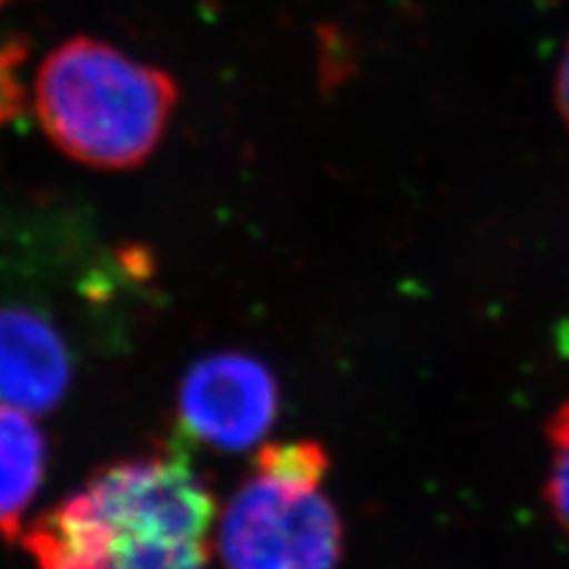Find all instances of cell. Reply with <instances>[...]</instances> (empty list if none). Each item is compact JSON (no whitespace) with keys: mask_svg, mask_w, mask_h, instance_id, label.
Listing matches in <instances>:
<instances>
[{"mask_svg":"<svg viewBox=\"0 0 569 569\" xmlns=\"http://www.w3.org/2000/svg\"><path fill=\"white\" fill-rule=\"evenodd\" d=\"M550 468L546 498L558 525L569 533V401L562 403L548 427Z\"/></svg>","mask_w":569,"mask_h":569,"instance_id":"cell-7","label":"cell"},{"mask_svg":"<svg viewBox=\"0 0 569 569\" xmlns=\"http://www.w3.org/2000/svg\"><path fill=\"white\" fill-rule=\"evenodd\" d=\"M280 411L273 372L247 353H213L190 368L178 395L186 432L207 447L238 453L271 432Z\"/></svg>","mask_w":569,"mask_h":569,"instance_id":"cell-4","label":"cell"},{"mask_svg":"<svg viewBox=\"0 0 569 569\" xmlns=\"http://www.w3.org/2000/svg\"><path fill=\"white\" fill-rule=\"evenodd\" d=\"M36 114L48 138L93 169H131L162 140L178 88L167 71L74 36L36 74Z\"/></svg>","mask_w":569,"mask_h":569,"instance_id":"cell-2","label":"cell"},{"mask_svg":"<svg viewBox=\"0 0 569 569\" xmlns=\"http://www.w3.org/2000/svg\"><path fill=\"white\" fill-rule=\"evenodd\" d=\"M27 56L22 41H10L0 46V121H8L20 112L22 88L17 81V64Z\"/></svg>","mask_w":569,"mask_h":569,"instance_id":"cell-8","label":"cell"},{"mask_svg":"<svg viewBox=\"0 0 569 569\" xmlns=\"http://www.w3.org/2000/svg\"><path fill=\"white\" fill-rule=\"evenodd\" d=\"M8 3V0H0V6H6Z\"/></svg>","mask_w":569,"mask_h":569,"instance_id":"cell-10","label":"cell"},{"mask_svg":"<svg viewBox=\"0 0 569 569\" xmlns=\"http://www.w3.org/2000/svg\"><path fill=\"white\" fill-rule=\"evenodd\" d=\"M330 458L316 441L273 443L230 498L219 527L223 569H337L345 527L326 491Z\"/></svg>","mask_w":569,"mask_h":569,"instance_id":"cell-3","label":"cell"},{"mask_svg":"<svg viewBox=\"0 0 569 569\" xmlns=\"http://www.w3.org/2000/svg\"><path fill=\"white\" fill-rule=\"evenodd\" d=\"M69 385V353L48 320L0 309V403L27 413L50 411Z\"/></svg>","mask_w":569,"mask_h":569,"instance_id":"cell-5","label":"cell"},{"mask_svg":"<svg viewBox=\"0 0 569 569\" xmlns=\"http://www.w3.org/2000/svg\"><path fill=\"white\" fill-rule=\"evenodd\" d=\"M46 439L27 411L0 403V531L20 537L22 512L43 479Z\"/></svg>","mask_w":569,"mask_h":569,"instance_id":"cell-6","label":"cell"},{"mask_svg":"<svg viewBox=\"0 0 569 569\" xmlns=\"http://www.w3.org/2000/svg\"><path fill=\"white\" fill-rule=\"evenodd\" d=\"M213 496L186 458L150 456L96 475L22 531L39 569H207Z\"/></svg>","mask_w":569,"mask_h":569,"instance_id":"cell-1","label":"cell"},{"mask_svg":"<svg viewBox=\"0 0 569 569\" xmlns=\"http://www.w3.org/2000/svg\"><path fill=\"white\" fill-rule=\"evenodd\" d=\"M558 100L562 107V114L569 121V48H567V56L560 64V71H558Z\"/></svg>","mask_w":569,"mask_h":569,"instance_id":"cell-9","label":"cell"}]
</instances>
